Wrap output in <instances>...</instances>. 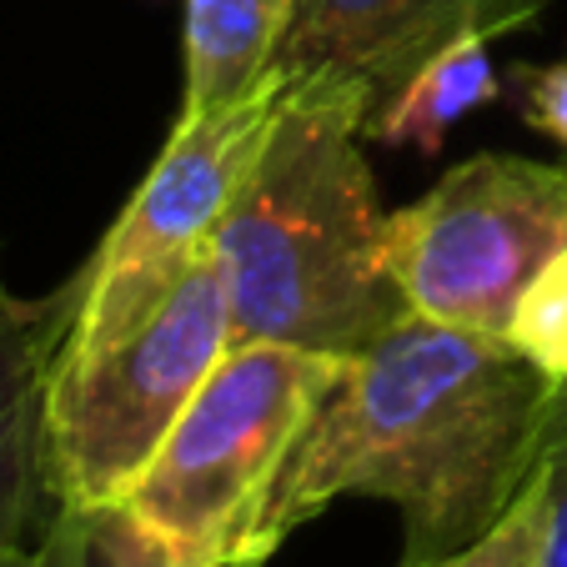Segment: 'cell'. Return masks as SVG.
<instances>
[{
    "label": "cell",
    "instance_id": "6da1fadb",
    "mask_svg": "<svg viewBox=\"0 0 567 567\" xmlns=\"http://www.w3.org/2000/svg\"><path fill=\"white\" fill-rule=\"evenodd\" d=\"M557 382L507 337L402 317L367 352L281 462L236 553L271 557L342 497H382L408 523V563H447L523 497L543 457ZM231 557V553H226Z\"/></svg>",
    "mask_w": 567,
    "mask_h": 567
},
{
    "label": "cell",
    "instance_id": "7a4b0ae2",
    "mask_svg": "<svg viewBox=\"0 0 567 567\" xmlns=\"http://www.w3.org/2000/svg\"><path fill=\"white\" fill-rule=\"evenodd\" d=\"M377 91L347 75L291 81L251 176L212 236L236 342L357 357L408 317L367 166Z\"/></svg>",
    "mask_w": 567,
    "mask_h": 567
},
{
    "label": "cell",
    "instance_id": "3957f363",
    "mask_svg": "<svg viewBox=\"0 0 567 567\" xmlns=\"http://www.w3.org/2000/svg\"><path fill=\"white\" fill-rule=\"evenodd\" d=\"M231 342L226 277L206 247L131 332L96 352L55 357L45 402L55 503H126Z\"/></svg>",
    "mask_w": 567,
    "mask_h": 567
},
{
    "label": "cell",
    "instance_id": "277c9868",
    "mask_svg": "<svg viewBox=\"0 0 567 567\" xmlns=\"http://www.w3.org/2000/svg\"><path fill=\"white\" fill-rule=\"evenodd\" d=\"M342 372L347 357L332 352L231 342L126 503L192 553H236L281 462L291 457Z\"/></svg>",
    "mask_w": 567,
    "mask_h": 567
},
{
    "label": "cell",
    "instance_id": "5b68a950",
    "mask_svg": "<svg viewBox=\"0 0 567 567\" xmlns=\"http://www.w3.org/2000/svg\"><path fill=\"white\" fill-rule=\"evenodd\" d=\"M567 251V172L482 151L386 216V261L412 317L503 337L523 291Z\"/></svg>",
    "mask_w": 567,
    "mask_h": 567
},
{
    "label": "cell",
    "instance_id": "8992f818",
    "mask_svg": "<svg viewBox=\"0 0 567 567\" xmlns=\"http://www.w3.org/2000/svg\"><path fill=\"white\" fill-rule=\"evenodd\" d=\"M287 91V75L267 71L231 106L176 121L141 192L106 231L91 267L75 277L81 297H75V317L61 352H96L121 332H131L212 247L226 206L236 202L277 126Z\"/></svg>",
    "mask_w": 567,
    "mask_h": 567
},
{
    "label": "cell",
    "instance_id": "52a82bcc",
    "mask_svg": "<svg viewBox=\"0 0 567 567\" xmlns=\"http://www.w3.org/2000/svg\"><path fill=\"white\" fill-rule=\"evenodd\" d=\"M543 6L547 0H287L271 71L287 81L347 75L382 101L442 45L523 31Z\"/></svg>",
    "mask_w": 567,
    "mask_h": 567
},
{
    "label": "cell",
    "instance_id": "ba28073f",
    "mask_svg": "<svg viewBox=\"0 0 567 567\" xmlns=\"http://www.w3.org/2000/svg\"><path fill=\"white\" fill-rule=\"evenodd\" d=\"M75 297V281L45 301L21 297L0 261V553L31 543L35 523L61 507L51 487L45 402Z\"/></svg>",
    "mask_w": 567,
    "mask_h": 567
},
{
    "label": "cell",
    "instance_id": "9c48e42d",
    "mask_svg": "<svg viewBox=\"0 0 567 567\" xmlns=\"http://www.w3.org/2000/svg\"><path fill=\"white\" fill-rule=\"evenodd\" d=\"M493 35H462L392 86L367 116V141L377 146H412L437 156L447 131L503 96V75L493 65Z\"/></svg>",
    "mask_w": 567,
    "mask_h": 567
},
{
    "label": "cell",
    "instance_id": "30bf717a",
    "mask_svg": "<svg viewBox=\"0 0 567 567\" xmlns=\"http://www.w3.org/2000/svg\"><path fill=\"white\" fill-rule=\"evenodd\" d=\"M287 0H186V101L182 116L241 101L271 71Z\"/></svg>",
    "mask_w": 567,
    "mask_h": 567
},
{
    "label": "cell",
    "instance_id": "8fae6325",
    "mask_svg": "<svg viewBox=\"0 0 567 567\" xmlns=\"http://www.w3.org/2000/svg\"><path fill=\"white\" fill-rule=\"evenodd\" d=\"M216 557L192 553L146 523L131 503L71 507L61 503L41 523V537L0 553V567H212Z\"/></svg>",
    "mask_w": 567,
    "mask_h": 567
},
{
    "label": "cell",
    "instance_id": "7c38bea8",
    "mask_svg": "<svg viewBox=\"0 0 567 567\" xmlns=\"http://www.w3.org/2000/svg\"><path fill=\"white\" fill-rule=\"evenodd\" d=\"M503 337L547 382L567 386V251L547 261L543 277L523 291Z\"/></svg>",
    "mask_w": 567,
    "mask_h": 567
},
{
    "label": "cell",
    "instance_id": "4fadbf2b",
    "mask_svg": "<svg viewBox=\"0 0 567 567\" xmlns=\"http://www.w3.org/2000/svg\"><path fill=\"white\" fill-rule=\"evenodd\" d=\"M543 513H547L543 477L533 472L523 497H517L477 543H467L462 553H452L447 563H437V567H537V553H543Z\"/></svg>",
    "mask_w": 567,
    "mask_h": 567
},
{
    "label": "cell",
    "instance_id": "5bb4252c",
    "mask_svg": "<svg viewBox=\"0 0 567 567\" xmlns=\"http://www.w3.org/2000/svg\"><path fill=\"white\" fill-rule=\"evenodd\" d=\"M537 477H543V503H547L537 567H567V386H557L553 412H547Z\"/></svg>",
    "mask_w": 567,
    "mask_h": 567
},
{
    "label": "cell",
    "instance_id": "9a60e30c",
    "mask_svg": "<svg viewBox=\"0 0 567 567\" xmlns=\"http://www.w3.org/2000/svg\"><path fill=\"white\" fill-rule=\"evenodd\" d=\"M513 81L523 86V116L547 141L567 146V55L547 65H517Z\"/></svg>",
    "mask_w": 567,
    "mask_h": 567
},
{
    "label": "cell",
    "instance_id": "2e32d148",
    "mask_svg": "<svg viewBox=\"0 0 567 567\" xmlns=\"http://www.w3.org/2000/svg\"><path fill=\"white\" fill-rule=\"evenodd\" d=\"M267 557H247V553H231V557H216L212 567H261Z\"/></svg>",
    "mask_w": 567,
    "mask_h": 567
},
{
    "label": "cell",
    "instance_id": "e0dca14e",
    "mask_svg": "<svg viewBox=\"0 0 567 567\" xmlns=\"http://www.w3.org/2000/svg\"><path fill=\"white\" fill-rule=\"evenodd\" d=\"M396 567H427V563H408V557H402V563H396Z\"/></svg>",
    "mask_w": 567,
    "mask_h": 567
}]
</instances>
